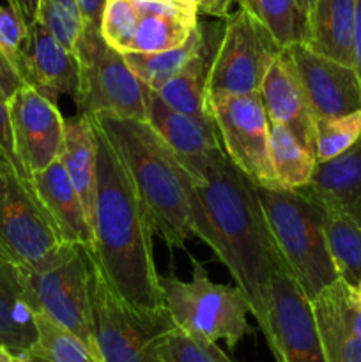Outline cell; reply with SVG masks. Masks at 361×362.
Listing matches in <instances>:
<instances>
[{"mask_svg": "<svg viewBox=\"0 0 361 362\" xmlns=\"http://www.w3.org/2000/svg\"><path fill=\"white\" fill-rule=\"evenodd\" d=\"M269 232L304 296L314 300L338 281L324 233V209L299 191L255 186Z\"/></svg>", "mask_w": 361, "mask_h": 362, "instance_id": "obj_4", "label": "cell"}, {"mask_svg": "<svg viewBox=\"0 0 361 362\" xmlns=\"http://www.w3.org/2000/svg\"><path fill=\"white\" fill-rule=\"evenodd\" d=\"M27 34L28 28L23 18L14 13L11 7L0 6V53L6 57L16 74L20 71L21 53H23Z\"/></svg>", "mask_w": 361, "mask_h": 362, "instance_id": "obj_35", "label": "cell"}, {"mask_svg": "<svg viewBox=\"0 0 361 362\" xmlns=\"http://www.w3.org/2000/svg\"><path fill=\"white\" fill-rule=\"evenodd\" d=\"M145 122L172 151L195 184L204 182L212 159L223 151L214 124L200 122L176 112L154 90L145 92Z\"/></svg>", "mask_w": 361, "mask_h": 362, "instance_id": "obj_15", "label": "cell"}, {"mask_svg": "<svg viewBox=\"0 0 361 362\" xmlns=\"http://www.w3.org/2000/svg\"><path fill=\"white\" fill-rule=\"evenodd\" d=\"M62 244L30 182L0 148V257L20 271H34Z\"/></svg>", "mask_w": 361, "mask_h": 362, "instance_id": "obj_9", "label": "cell"}, {"mask_svg": "<svg viewBox=\"0 0 361 362\" xmlns=\"http://www.w3.org/2000/svg\"><path fill=\"white\" fill-rule=\"evenodd\" d=\"M345 324V327L361 341V297L349 285L338 279L321 293Z\"/></svg>", "mask_w": 361, "mask_h": 362, "instance_id": "obj_36", "label": "cell"}, {"mask_svg": "<svg viewBox=\"0 0 361 362\" xmlns=\"http://www.w3.org/2000/svg\"><path fill=\"white\" fill-rule=\"evenodd\" d=\"M184 2L190 4V6H193V7H197L198 13H204L205 7H207V4H209V0H184Z\"/></svg>", "mask_w": 361, "mask_h": 362, "instance_id": "obj_44", "label": "cell"}, {"mask_svg": "<svg viewBox=\"0 0 361 362\" xmlns=\"http://www.w3.org/2000/svg\"><path fill=\"white\" fill-rule=\"evenodd\" d=\"M88 293L99 362H166L163 343L176 329L166 308L147 311L130 306L113 292L96 264Z\"/></svg>", "mask_w": 361, "mask_h": 362, "instance_id": "obj_5", "label": "cell"}, {"mask_svg": "<svg viewBox=\"0 0 361 362\" xmlns=\"http://www.w3.org/2000/svg\"><path fill=\"white\" fill-rule=\"evenodd\" d=\"M35 20L71 52L84 30L76 0H39Z\"/></svg>", "mask_w": 361, "mask_h": 362, "instance_id": "obj_32", "label": "cell"}, {"mask_svg": "<svg viewBox=\"0 0 361 362\" xmlns=\"http://www.w3.org/2000/svg\"><path fill=\"white\" fill-rule=\"evenodd\" d=\"M11 134L14 154L27 180L60 158L64 122L57 101H52L30 85H21L9 99Z\"/></svg>", "mask_w": 361, "mask_h": 362, "instance_id": "obj_14", "label": "cell"}, {"mask_svg": "<svg viewBox=\"0 0 361 362\" xmlns=\"http://www.w3.org/2000/svg\"><path fill=\"white\" fill-rule=\"evenodd\" d=\"M232 4L234 0H209L204 14H209V16H216V18H227L229 16V11Z\"/></svg>", "mask_w": 361, "mask_h": 362, "instance_id": "obj_42", "label": "cell"}, {"mask_svg": "<svg viewBox=\"0 0 361 362\" xmlns=\"http://www.w3.org/2000/svg\"><path fill=\"white\" fill-rule=\"evenodd\" d=\"M296 191L324 211L361 225V136L342 156L319 163L310 182Z\"/></svg>", "mask_w": 361, "mask_h": 362, "instance_id": "obj_18", "label": "cell"}, {"mask_svg": "<svg viewBox=\"0 0 361 362\" xmlns=\"http://www.w3.org/2000/svg\"><path fill=\"white\" fill-rule=\"evenodd\" d=\"M225 23H205V42L180 73L166 81L156 94L166 106L200 122L214 124L207 113V81Z\"/></svg>", "mask_w": 361, "mask_h": 362, "instance_id": "obj_21", "label": "cell"}, {"mask_svg": "<svg viewBox=\"0 0 361 362\" xmlns=\"http://www.w3.org/2000/svg\"><path fill=\"white\" fill-rule=\"evenodd\" d=\"M138 14H161L177 18L190 25H198V9L184 0H131Z\"/></svg>", "mask_w": 361, "mask_h": 362, "instance_id": "obj_37", "label": "cell"}, {"mask_svg": "<svg viewBox=\"0 0 361 362\" xmlns=\"http://www.w3.org/2000/svg\"><path fill=\"white\" fill-rule=\"evenodd\" d=\"M262 334L276 362H326L311 300L289 272L273 278L271 306Z\"/></svg>", "mask_w": 361, "mask_h": 362, "instance_id": "obj_13", "label": "cell"}, {"mask_svg": "<svg viewBox=\"0 0 361 362\" xmlns=\"http://www.w3.org/2000/svg\"><path fill=\"white\" fill-rule=\"evenodd\" d=\"M282 48L246 11L225 18L222 41L211 64L207 99L258 94L262 80Z\"/></svg>", "mask_w": 361, "mask_h": 362, "instance_id": "obj_10", "label": "cell"}, {"mask_svg": "<svg viewBox=\"0 0 361 362\" xmlns=\"http://www.w3.org/2000/svg\"><path fill=\"white\" fill-rule=\"evenodd\" d=\"M28 182L62 243L92 250L94 230L62 163L57 159L48 168L34 173Z\"/></svg>", "mask_w": 361, "mask_h": 362, "instance_id": "obj_17", "label": "cell"}, {"mask_svg": "<svg viewBox=\"0 0 361 362\" xmlns=\"http://www.w3.org/2000/svg\"><path fill=\"white\" fill-rule=\"evenodd\" d=\"M326 362H361V341L345 327L331 304L319 293L311 300Z\"/></svg>", "mask_w": 361, "mask_h": 362, "instance_id": "obj_30", "label": "cell"}, {"mask_svg": "<svg viewBox=\"0 0 361 362\" xmlns=\"http://www.w3.org/2000/svg\"><path fill=\"white\" fill-rule=\"evenodd\" d=\"M96 144L94 246L91 255L113 292L137 310L165 308L152 228L133 180L92 117Z\"/></svg>", "mask_w": 361, "mask_h": 362, "instance_id": "obj_2", "label": "cell"}, {"mask_svg": "<svg viewBox=\"0 0 361 362\" xmlns=\"http://www.w3.org/2000/svg\"><path fill=\"white\" fill-rule=\"evenodd\" d=\"M258 98L269 124L289 131L306 151L315 156V119L308 110L292 71L280 55L269 66L262 80Z\"/></svg>", "mask_w": 361, "mask_h": 362, "instance_id": "obj_19", "label": "cell"}, {"mask_svg": "<svg viewBox=\"0 0 361 362\" xmlns=\"http://www.w3.org/2000/svg\"><path fill=\"white\" fill-rule=\"evenodd\" d=\"M188 193L193 233L225 264L264 331L273 278L290 271L273 240L255 186L222 151L212 159L204 182L190 179Z\"/></svg>", "mask_w": 361, "mask_h": 362, "instance_id": "obj_1", "label": "cell"}, {"mask_svg": "<svg viewBox=\"0 0 361 362\" xmlns=\"http://www.w3.org/2000/svg\"><path fill=\"white\" fill-rule=\"evenodd\" d=\"M35 341V311L21 271L0 257V346L16 357L30 350Z\"/></svg>", "mask_w": 361, "mask_h": 362, "instance_id": "obj_22", "label": "cell"}, {"mask_svg": "<svg viewBox=\"0 0 361 362\" xmlns=\"http://www.w3.org/2000/svg\"><path fill=\"white\" fill-rule=\"evenodd\" d=\"M205 42V23H198L188 41L179 48L168 49L161 53H126L127 66L131 67L138 80L149 87L151 90L158 92L166 81L172 80L177 73L186 67V64L197 55Z\"/></svg>", "mask_w": 361, "mask_h": 362, "instance_id": "obj_24", "label": "cell"}, {"mask_svg": "<svg viewBox=\"0 0 361 362\" xmlns=\"http://www.w3.org/2000/svg\"><path fill=\"white\" fill-rule=\"evenodd\" d=\"M271 34L280 48L304 42L306 13L297 0H234Z\"/></svg>", "mask_w": 361, "mask_h": 362, "instance_id": "obj_26", "label": "cell"}, {"mask_svg": "<svg viewBox=\"0 0 361 362\" xmlns=\"http://www.w3.org/2000/svg\"><path fill=\"white\" fill-rule=\"evenodd\" d=\"M280 57L292 71L315 122L361 112V78L354 67L326 59L303 42L283 48Z\"/></svg>", "mask_w": 361, "mask_h": 362, "instance_id": "obj_12", "label": "cell"}, {"mask_svg": "<svg viewBox=\"0 0 361 362\" xmlns=\"http://www.w3.org/2000/svg\"><path fill=\"white\" fill-rule=\"evenodd\" d=\"M354 52H356V71L361 78V0H356V32H354Z\"/></svg>", "mask_w": 361, "mask_h": 362, "instance_id": "obj_41", "label": "cell"}, {"mask_svg": "<svg viewBox=\"0 0 361 362\" xmlns=\"http://www.w3.org/2000/svg\"><path fill=\"white\" fill-rule=\"evenodd\" d=\"M197 25L161 14H138L137 30L131 41L130 53H161L179 48L188 41Z\"/></svg>", "mask_w": 361, "mask_h": 362, "instance_id": "obj_29", "label": "cell"}, {"mask_svg": "<svg viewBox=\"0 0 361 362\" xmlns=\"http://www.w3.org/2000/svg\"><path fill=\"white\" fill-rule=\"evenodd\" d=\"M18 4V13L23 18L25 23H30L35 20V14H38V6L39 0H16Z\"/></svg>", "mask_w": 361, "mask_h": 362, "instance_id": "obj_43", "label": "cell"}, {"mask_svg": "<svg viewBox=\"0 0 361 362\" xmlns=\"http://www.w3.org/2000/svg\"><path fill=\"white\" fill-rule=\"evenodd\" d=\"M27 28V41L18 71L21 81L52 101H57L59 94L76 98L78 60L74 52L60 45L38 20L30 21Z\"/></svg>", "mask_w": 361, "mask_h": 362, "instance_id": "obj_16", "label": "cell"}, {"mask_svg": "<svg viewBox=\"0 0 361 362\" xmlns=\"http://www.w3.org/2000/svg\"><path fill=\"white\" fill-rule=\"evenodd\" d=\"M38 341L21 354L27 362H99L74 334L59 327L42 313H35Z\"/></svg>", "mask_w": 361, "mask_h": 362, "instance_id": "obj_28", "label": "cell"}, {"mask_svg": "<svg viewBox=\"0 0 361 362\" xmlns=\"http://www.w3.org/2000/svg\"><path fill=\"white\" fill-rule=\"evenodd\" d=\"M14 362H27V361L21 359V357H14Z\"/></svg>", "mask_w": 361, "mask_h": 362, "instance_id": "obj_47", "label": "cell"}, {"mask_svg": "<svg viewBox=\"0 0 361 362\" xmlns=\"http://www.w3.org/2000/svg\"><path fill=\"white\" fill-rule=\"evenodd\" d=\"M91 250L66 244L34 271H21L28 300L59 327L76 336L98 359L91 320ZM99 361V359H98Z\"/></svg>", "mask_w": 361, "mask_h": 362, "instance_id": "obj_7", "label": "cell"}, {"mask_svg": "<svg viewBox=\"0 0 361 362\" xmlns=\"http://www.w3.org/2000/svg\"><path fill=\"white\" fill-rule=\"evenodd\" d=\"M190 281L161 278L165 308L177 329L209 341H225L230 350L250 334V304L237 286L211 281L207 271L191 258Z\"/></svg>", "mask_w": 361, "mask_h": 362, "instance_id": "obj_6", "label": "cell"}, {"mask_svg": "<svg viewBox=\"0 0 361 362\" xmlns=\"http://www.w3.org/2000/svg\"><path fill=\"white\" fill-rule=\"evenodd\" d=\"M166 362H234L216 343L173 329L163 343Z\"/></svg>", "mask_w": 361, "mask_h": 362, "instance_id": "obj_34", "label": "cell"}, {"mask_svg": "<svg viewBox=\"0 0 361 362\" xmlns=\"http://www.w3.org/2000/svg\"><path fill=\"white\" fill-rule=\"evenodd\" d=\"M0 362H14V356L7 349L0 346Z\"/></svg>", "mask_w": 361, "mask_h": 362, "instance_id": "obj_45", "label": "cell"}, {"mask_svg": "<svg viewBox=\"0 0 361 362\" xmlns=\"http://www.w3.org/2000/svg\"><path fill=\"white\" fill-rule=\"evenodd\" d=\"M21 85H23L21 78L18 76L16 71L11 67V64L7 62L6 57L0 53V92L4 94V98L9 99Z\"/></svg>", "mask_w": 361, "mask_h": 362, "instance_id": "obj_40", "label": "cell"}, {"mask_svg": "<svg viewBox=\"0 0 361 362\" xmlns=\"http://www.w3.org/2000/svg\"><path fill=\"white\" fill-rule=\"evenodd\" d=\"M88 117V115H87ZM122 159L151 221L152 233L180 247L193 233L190 175L145 120L92 115Z\"/></svg>", "mask_w": 361, "mask_h": 362, "instance_id": "obj_3", "label": "cell"}, {"mask_svg": "<svg viewBox=\"0 0 361 362\" xmlns=\"http://www.w3.org/2000/svg\"><path fill=\"white\" fill-rule=\"evenodd\" d=\"M207 113L234 166L253 186L278 187L269 158L271 124L258 94L207 99Z\"/></svg>", "mask_w": 361, "mask_h": 362, "instance_id": "obj_11", "label": "cell"}, {"mask_svg": "<svg viewBox=\"0 0 361 362\" xmlns=\"http://www.w3.org/2000/svg\"><path fill=\"white\" fill-rule=\"evenodd\" d=\"M269 158L278 187L301 189L311 180L317 159L292 134L280 126H271Z\"/></svg>", "mask_w": 361, "mask_h": 362, "instance_id": "obj_25", "label": "cell"}, {"mask_svg": "<svg viewBox=\"0 0 361 362\" xmlns=\"http://www.w3.org/2000/svg\"><path fill=\"white\" fill-rule=\"evenodd\" d=\"M356 0H314L304 42L311 52L356 69Z\"/></svg>", "mask_w": 361, "mask_h": 362, "instance_id": "obj_20", "label": "cell"}, {"mask_svg": "<svg viewBox=\"0 0 361 362\" xmlns=\"http://www.w3.org/2000/svg\"><path fill=\"white\" fill-rule=\"evenodd\" d=\"M73 52L78 60V113L145 120L147 87L131 71L122 53L103 39L101 30L84 27Z\"/></svg>", "mask_w": 361, "mask_h": 362, "instance_id": "obj_8", "label": "cell"}, {"mask_svg": "<svg viewBox=\"0 0 361 362\" xmlns=\"http://www.w3.org/2000/svg\"><path fill=\"white\" fill-rule=\"evenodd\" d=\"M297 4H299V7L304 11V13H308V9L311 7L314 0H297Z\"/></svg>", "mask_w": 361, "mask_h": 362, "instance_id": "obj_46", "label": "cell"}, {"mask_svg": "<svg viewBox=\"0 0 361 362\" xmlns=\"http://www.w3.org/2000/svg\"><path fill=\"white\" fill-rule=\"evenodd\" d=\"M106 2H108V0H76L81 21H84V27L101 30V20L103 13H105Z\"/></svg>", "mask_w": 361, "mask_h": 362, "instance_id": "obj_39", "label": "cell"}, {"mask_svg": "<svg viewBox=\"0 0 361 362\" xmlns=\"http://www.w3.org/2000/svg\"><path fill=\"white\" fill-rule=\"evenodd\" d=\"M361 136V112L315 122V159L328 163L349 151Z\"/></svg>", "mask_w": 361, "mask_h": 362, "instance_id": "obj_31", "label": "cell"}, {"mask_svg": "<svg viewBox=\"0 0 361 362\" xmlns=\"http://www.w3.org/2000/svg\"><path fill=\"white\" fill-rule=\"evenodd\" d=\"M138 23V11L131 0H108L101 20V35L113 49L126 55Z\"/></svg>", "mask_w": 361, "mask_h": 362, "instance_id": "obj_33", "label": "cell"}, {"mask_svg": "<svg viewBox=\"0 0 361 362\" xmlns=\"http://www.w3.org/2000/svg\"><path fill=\"white\" fill-rule=\"evenodd\" d=\"M0 148H2L4 154L7 156L11 163L14 165V168L20 172V175L23 179H27L21 170L20 163H18L16 154H14V144H13V134H11V124H9V110H7V99L4 98V94L0 92Z\"/></svg>", "mask_w": 361, "mask_h": 362, "instance_id": "obj_38", "label": "cell"}, {"mask_svg": "<svg viewBox=\"0 0 361 362\" xmlns=\"http://www.w3.org/2000/svg\"><path fill=\"white\" fill-rule=\"evenodd\" d=\"M59 161L84 204L91 225L96 209V144L91 119L76 113L64 122V144Z\"/></svg>", "mask_w": 361, "mask_h": 362, "instance_id": "obj_23", "label": "cell"}, {"mask_svg": "<svg viewBox=\"0 0 361 362\" xmlns=\"http://www.w3.org/2000/svg\"><path fill=\"white\" fill-rule=\"evenodd\" d=\"M324 233L338 278L354 288L361 279V225L324 211Z\"/></svg>", "mask_w": 361, "mask_h": 362, "instance_id": "obj_27", "label": "cell"}]
</instances>
